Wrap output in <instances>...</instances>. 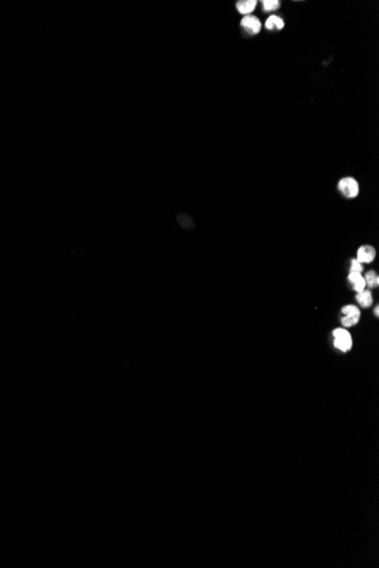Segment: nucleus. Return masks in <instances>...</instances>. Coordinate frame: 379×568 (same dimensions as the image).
Returning a JSON list of instances; mask_svg holds the SVG:
<instances>
[{"label":"nucleus","mask_w":379,"mask_h":568,"mask_svg":"<svg viewBox=\"0 0 379 568\" xmlns=\"http://www.w3.org/2000/svg\"><path fill=\"white\" fill-rule=\"evenodd\" d=\"M334 346L343 353L349 352L352 348V336L346 328H337L333 330Z\"/></svg>","instance_id":"1"},{"label":"nucleus","mask_w":379,"mask_h":568,"mask_svg":"<svg viewBox=\"0 0 379 568\" xmlns=\"http://www.w3.org/2000/svg\"><path fill=\"white\" fill-rule=\"evenodd\" d=\"M337 187H338V191L341 192L346 198L357 197L359 191H360L359 183L357 182V179L353 177H344L342 179H339Z\"/></svg>","instance_id":"2"},{"label":"nucleus","mask_w":379,"mask_h":568,"mask_svg":"<svg viewBox=\"0 0 379 568\" xmlns=\"http://www.w3.org/2000/svg\"><path fill=\"white\" fill-rule=\"evenodd\" d=\"M342 313H343V318L341 319L342 324L344 328H350V327H353L356 326V324L359 322V320H360L361 317V313H360V310H359L358 307L356 305H352V304H349V305H345V307L342 308Z\"/></svg>","instance_id":"3"},{"label":"nucleus","mask_w":379,"mask_h":568,"mask_svg":"<svg viewBox=\"0 0 379 568\" xmlns=\"http://www.w3.org/2000/svg\"><path fill=\"white\" fill-rule=\"evenodd\" d=\"M241 26L246 33H249L251 36H256L261 31L262 24L260 22V19L257 16L247 15L242 18Z\"/></svg>","instance_id":"4"},{"label":"nucleus","mask_w":379,"mask_h":568,"mask_svg":"<svg viewBox=\"0 0 379 568\" xmlns=\"http://www.w3.org/2000/svg\"><path fill=\"white\" fill-rule=\"evenodd\" d=\"M376 258V250L375 247L370 245H363L359 247L357 252V260L360 262L361 264H369L372 263Z\"/></svg>","instance_id":"5"},{"label":"nucleus","mask_w":379,"mask_h":568,"mask_svg":"<svg viewBox=\"0 0 379 568\" xmlns=\"http://www.w3.org/2000/svg\"><path fill=\"white\" fill-rule=\"evenodd\" d=\"M348 281L352 286V288L356 293H360L367 288L366 280H364L362 274L350 273L348 276Z\"/></svg>","instance_id":"6"},{"label":"nucleus","mask_w":379,"mask_h":568,"mask_svg":"<svg viewBox=\"0 0 379 568\" xmlns=\"http://www.w3.org/2000/svg\"><path fill=\"white\" fill-rule=\"evenodd\" d=\"M257 4V0H240L236 3V9L242 15L247 16L255 11Z\"/></svg>","instance_id":"7"},{"label":"nucleus","mask_w":379,"mask_h":568,"mask_svg":"<svg viewBox=\"0 0 379 568\" xmlns=\"http://www.w3.org/2000/svg\"><path fill=\"white\" fill-rule=\"evenodd\" d=\"M356 299L357 302L359 303L360 307L367 309L369 307H371L372 302H373V297H372V293L370 292L369 289H364L360 293H357L356 295Z\"/></svg>","instance_id":"8"},{"label":"nucleus","mask_w":379,"mask_h":568,"mask_svg":"<svg viewBox=\"0 0 379 568\" xmlns=\"http://www.w3.org/2000/svg\"><path fill=\"white\" fill-rule=\"evenodd\" d=\"M265 27L269 31L283 30L284 27L283 18L277 15H270L268 18H267V21L265 23Z\"/></svg>","instance_id":"9"},{"label":"nucleus","mask_w":379,"mask_h":568,"mask_svg":"<svg viewBox=\"0 0 379 568\" xmlns=\"http://www.w3.org/2000/svg\"><path fill=\"white\" fill-rule=\"evenodd\" d=\"M363 278H364V280H366V285L368 286V287H370V288L378 287L379 276H378L376 271H373V270L368 271V273L363 276Z\"/></svg>","instance_id":"10"},{"label":"nucleus","mask_w":379,"mask_h":568,"mask_svg":"<svg viewBox=\"0 0 379 568\" xmlns=\"http://www.w3.org/2000/svg\"><path fill=\"white\" fill-rule=\"evenodd\" d=\"M261 4H262V9H264L266 13L275 12L280 6V3L278 0H264Z\"/></svg>","instance_id":"11"},{"label":"nucleus","mask_w":379,"mask_h":568,"mask_svg":"<svg viewBox=\"0 0 379 568\" xmlns=\"http://www.w3.org/2000/svg\"><path fill=\"white\" fill-rule=\"evenodd\" d=\"M363 271V264H361L357 259H352L350 262V273H358L362 274Z\"/></svg>","instance_id":"12"},{"label":"nucleus","mask_w":379,"mask_h":568,"mask_svg":"<svg viewBox=\"0 0 379 568\" xmlns=\"http://www.w3.org/2000/svg\"><path fill=\"white\" fill-rule=\"evenodd\" d=\"M373 311H375V315H376V317H378V315H379V312H378V311H379L378 305H377V307L375 308V310H373Z\"/></svg>","instance_id":"13"}]
</instances>
